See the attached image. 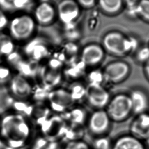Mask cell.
Here are the masks:
<instances>
[{
  "mask_svg": "<svg viewBox=\"0 0 149 149\" xmlns=\"http://www.w3.org/2000/svg\"><path fill=\"white\" fill-rule=\"evenodd\" d=\"M130 73V68L127 63L116 61L109 63L102 72L104 81L111 84H118L126 79Z\"/></svg>",
  "mask_w": 149,
  "mask_h": 149,
  "instance_id": "obj_6",
  "label": "cell"
},
{
  "mask_svg": "<svg viewBox=\"0 0 149 149\" xmlns=\"http://www.w3.org/2000/svg\"><path fill=\"white\" fill-rule=\"evenodd\" d=\"M68 91L75 103L86 98V86L81 83L75 82L71 84Z\"/></svg>",
  "mask_w": 149,
  "mask_h": 149,
  "instance_id": "obj_22",
  "label": "cell"
},
{
  "mask_svg": "<svg viewBox=\"0 0 149 149\" xmlns=\"http://www.w3.org/2000/svg\"><path fill=\"white\" fill-rule=\"evenodd\" d=\"M137 59L140 62L147 63L149 61V48L146 47L141 49L138 53Z\"/></svg>",
  "mask_w": 149,
  "mask_h": 149,
  "instance_id": "obj_29",
  "label": "cell"
},
{
  "mask_svg": "<svg viewBox=\"0 0 149 149\" xmlns=\"http://www.w3.org/2000/svg\"><path fill=\"white\" fill-rule=\"evenodd\" d=\"M47 102L51 111L61 115L72 107L75 103L68 89L62 88H54L50 90Z\"/></svg>",
  "mask_w": 149,
  "mask_h": 149,
  "instance_id": "obj_4",
  "label": "cell"
},
{
  "mask_svg": "<svg viewBox=\"0 0 149 149\" xmlns=\"http://www.w3.org/2000/svg\"><path fill=\"white\" fill-rule=\"evenodd\" d=\"M56 14L52 5L47 3H42L35 10V18L38 22L42 25L49 24L54 20Z\"/></svg>",
  "mask_w": 149,
  "mask_h": 149,
  "instance_id": "obj_17",
  "label": "cell"
},
{
  "mask_svg": "<svg viewBox=\"0 0 149 149\" xmlns=\"http://www.w3.org/2000/svg\"><path fill=\"white\" fill-rule=\"evenodd\" d=\"M41 75V80L42 81L41 84L47 87L50 90L54 89V87L58 84L61 80V75L56 71L46 72Z\"/></svg>",
  "mask_w": 149,
  "mask_h": 149,
  "instance_id": "obj_21",
  "label": "cell"
},
{
  "mask_svg": "<svg viewBox=\"0 0 149 149\" xmlns=\"http://www.w3.org/2000/svg\"><path fill=\"white\" fill-rule=\"evenodd\" d=\"M87 122L89 132L97 137L104 136L108 132L111 121L105 109H97L92 113Z\"/></svg>",
  "mask_w": 149,
  "mask_h": 149,
  "instance_id": "obj_8",
  "label": "cell"
},
{
  "mask_svg": "<svg viewBox=\"0 0 149 149\" xmlns=\"http://www.w3.org/2000/svg\"><path fill=\"white\" fill-rule=\"evenodd\" d=\"M103 44L104 48L111 54L121 56L135 47L136 43L127 39L120 33L112 32L105 35Z\"/></svg>",
  "mask_w": 149,
  "mask_h": 149,
  "instance_id": "obj_3",
  "label": "cell"
},
{
  "mask_svg": "<svg viewBox=\"0 0 149 149\" xmlns=\"http://www.w3.org/2000/svg\"><path fill=\"white\" fill-rule=\"evenodd\" d=\"M64 149H91V148L86 142L81 140L67 143Z\"/></svg>",
  "mask_w": 149,
  "mask_h": 149,
  "instance_id": "obj_27",
  "label": "cell"
},
{
  "mask_svg": "<svg viewBox=\"0 0 149 149\" xmlns=\"http://www.w3.org/2000/svg\"><path fill=\"white\" fill-rule=\"evenodd\" d=\"M144 72L145 74L146 77L147 78L148 80L149 81V61L146 63L145 67L144 68Z\"/></svg>",
  "mask_w": 149,
  "mask_h": 149,
  "instance_id": "obj_34",
  "label": "cell"
},
{
  "mask_svg": "<svg viewBox=\"0 0 149 149\" xmlns=\"http://www.w3.org/2000/svg\"><path fill=\"white\" fill-rule=\"evenodd\" d=\"M8 24L7 16L5 14L4 11L0 9V31L5 28Z\"/></svg>",
  "mask_w": 149,
  "mask_h": 149,
  "instance_id": "obj_30",
  "label": "cell"
},
{
  "mask_svg": "<svg viewBox=\"0 0 149 149\" xmlns=\"http://www.w3.org/2000/svg\"><path fill=\"white\" fill-rule=\"evenodd\" d=\"M50 89H47L42 84L37 85L33 87L31 96L36 103H42L43 102L47 101Z\"/></svg>",
  "mask_w": 149,
  "mask_h": 149,
  "instance_id": "obj_24",
  "label": "cell"
},
{
  "mask_svg": "<svg viewBox=\"0 0 149 149\" xmlns=\"http://www.w3.org/2000/svg\"><path fill=\"white\" fill-rule=\"evenodd\" d=\"M32 127L27 117L18 112L7 113L0 119V138L11 149H22L32 136Z\"/></svg>",
  "mask_w": 149,
  "mask_h": 149,
  "instance_id": "obj_1",
  "label": "cell"
},
{
  "mask_svg": "<svg viewBox=\"0 0 149 149\" xmlns=\"http://www.w3.org/2000/svg\"><path fill=\"white\" fill-rule=\"evenodd\" d=\"M129 8H133L136 6L138 0H123Z\"/></svg>",
  "mask_w": 149,
  "mask_h": 149,
  "instance_id": "obj_33",
  "label": "cell"
},
{
  "mask_svg": "<svg viewBox=\"0 0 149 149\" xmlns=\"http://www.w3.org/2000/svg\"><path fill=\"white\" fill-rule=\"evenodd\" d=\"M123 0H98L101 9L109 14L117 13L121 10Z\"/></svg>",
  "mask_w": 149,
  "mask_h": 149,
  "instance_id": "obj_20",
  "label": "cell"
},
{
  "mask_svg": "<svg viewBox=\"0 0 149 149\" xmlns=\"http://www.w3.org/2000/svg\"><path fill=\"white\" fill-rule=\"evenodd\" d=\"M58 12L62 22L65 24L71 23L79 17V4L74 0H63L58 4Z\"/></svg>",
  "mask_w": 149,
  "mask_h": 149,
  "instance_id": "obj_13",
  "label": "cell"
},
{
  "mask_svg": "<svg viewBox=\"0 0 149 149\" xmlns=\"http://www.w3.org/2000/svg\"><path fill=\"white\" fill-rule=\"evenodd\" d=\"M9 88L13 97L18 100L24 101L30 98L33 86L26 77L17 74L10 78Z\"/></svg>",
  "mask_w": 149,
  "mask_h": 149,
  "instance_id": "obj_10",
  "label": "cell"
},
{
  "mask_svg": "<svg viewBox=\"0 0 149 149\" xmlns=\"http://www.w3.org/2000/svg\"><path fill=\"white\" fill-rule=\"evenodd\" d=\"M14 0H0V8L6 11H12L15 9L14 7Z\"/></svg>",
  "mask_w": 149,
  "mask_h": 149,
  "instance_id": "obj_28",
  "label": "cell"
},
{
  "mask_svg": "<svg viewBox=\"0 0 149 149\" xmlns=\"http://www.w3.org/2000/svg\"><path fill=\"white\" fill-rule=\"evenodd\" d=\"M130 134L141 141H144L149 136V112L135 115L131 122Z\"/></svg>",
  "mask_w": 149,
  "mask_h": 149,
  "instance_id": "obj_11",
  "label": "cell"
},
{
  "mask_svg": "<svg viewBox=\"0 0 149 149\" xmlns=\"http://www.w3.org/2000/svg\"><path fill=\"white\" fill-rule=\"evenodd\" d=\"M29 0H14V7L15 9H21L24 8L28 3Z\"/></svg>",
  "mask_w": 149,
  "mask_h": 149,
  "instance_id": "obj_32",
  "label": "cell"
},
{
  "mask_svg": "<svg viewBox=\"0 0 149 149\" xmlns=\"http://www.w3.org/2000/svg\"><path fill=\"white\" fill-rule=\"evenodd\" d=\"M67 125L61 115L56 114L50 115L40 127L43 136L58 141L62 137Z\"/></svg>",
  "mask_w": 149,
  "mask_h": 149,
  "instance_id": "obj_9",
  "label": "cell"
},
{
  "mask_svg": "<svg viewBox=\"0 0 149 149\" xmlns=\"http://www.w3.org/2000/svg\"><path fill=\"white\" fill-rule=\"evenodd\" d=\"M79 5L85 8H91L95 4L96 0H77Z\"/></svg>",
  "mask_w": 149,
  "mask_h": 149,
  "instance_id": "obj_31",
  "label": "cell"
},
{
  "mask_svg": "<svg viewBox=\"0 0 149 149\" xmlns=\"http://www.w3.org/2000/svg\"><path fill=\"white\" fill-rule=\"evenodd\" d=\"M58 141L44 136L37 137L33 143L31 149H58Z\"/></svg>",
  "mask_w": 149,
  "mask_h": 149,
  "instance_id": "obj_19",
  "label": "cell"
},
{
  "mask_svg": "<svg viewBox=\"0 0 149 149\" xmlns=\"http://www.w3.org/2000/svg\"><path fill=\"white\" fill-rule=\"evenodd\" d=\"M128 94L133 115H137L149 111V95L146 91L141 88H134Z\"/></svg>",
  "mask_w": 149,
  "mask_h": 149,
  "instance_id": "obj_12",
  "label": "cell"
},
{
  "mask_svg": "<svg viewBox=\"0 0 149 149\" xmlns=\"http://www.w3.org/2000/svg\"><path fill=\"white\" fill-rule=\"evenodd\" d=\"M85 98L90 106L97 110L105 108L111 96L109 91L102 84L88 83L86 86Z\"/></svg>",
  "mask_w": 149,
  "mask_h": 149,
  "instance_id": "obj_7",
  "label": "cell"
},
{
  "mask_svg": "<svg viewBox=\"0 0 149 149\" xmlns=\"http://www.w3.org/2000/svg\"><path fill=\"white\" fill-rule=\"evenodd\" d=\"M14 44L8 35L0 33V55L8 56L13 52Z\"/></svg>",
  "mask_w": 149,
  "mask_h": 149,
  "instance_id": "obj_23",
  "label": "cell"
},
{
  "mask_svg": "<svg viewBox=\"0 0 149 149\" xmlns=\"http://www.w3.org/2000/svg\"><path fill=\"white\" fill-rule=\"evenodd\" d=\"M69 125L83 126L87 121V112L81 107H72L60 115Z\"/></svg>",
  "mask_w": 149,
  "mask_h": 149,
  "instance_id": "obj_16",
  "label": "cell"
},
{
  "mask_svg": "<svg viewBox=\"0 0 149 149\" xmlns=\"http://www.w3.org/2000/svg\"><path fill=\"white\" fill-rule=\"evenodd\" d=\"M104 56V50L101 46L97 44H90L83 49L81 60L86 66H95L102 61Z\"/></svg>",
  "mask_w": 149,
  "mask_h": 149,
  "instance_id": "obj_14",
  "label": "cell"
},
{
  "mask_svg": "<svg viewBox=\"0 0 149 149\" xmlns=\"http://www.w3.org/2000/svg\"><path fill=\"white\" fill-rule=\"evenodd\" d=\"M35 28L34 20L28 15L15 17L9 24L10 35L17 40H25L29 38L34 32Z\"/></svg>",
  "mask_w": 149,
  "mask_h": 149,
  "instance_id": "obj_5",
  "label": "cell"
},
{
  "mask_svg": "<svg viewBox=\"0 0 149 149\" xmlns=\"http://www.w3.org/2000/svg\"><path fill=\"white\" fill-rule=\"evenodd\" d=\"M111 143L108 137H97L93 142V149H111Z\"/></svg>",
  "mask_w": 149,
  "mask_h": 149,
  "instance_id": "obj_25",
  "label": "cell"
},
{
  "mask_svg": "<svg viewBox=\"0 0 149 149\" xmlns=\"http://www.w3.org/2000/svg\"><path fill=\"white\" fill-rule=\"evenodd\" d=\"M105 110L111 122L120 123L126 121L133 114L129 94L120 93L111 98Z\"/></svg>",
  "mask_w": 149,
  "mask_h": 149,
  "instance_id": "obj_2",
  "label": "cell"
},
{
  "mask_svg": "<svg viewBox=\"0 0 149 149\" xmlns=\"http://www.w3.org/2000/svg\"><path fill=\"white\" fill-rule=\"evenodd\" d=\"M137 14L149 20V0H141L136 6Z\"/></svg>",
  "mask_w": 149,
  "mask_h": 149,
  "instance_id": "obj_26",
  "label": "cell"
},
{
  "mask_svg": "<svg viewBox=\"0 0 149 149\" xmlns=\"http://www.w3.org/2000/svg\"><path fill=\"white\" fill-rule=\"evenodd\" d=\"M84 134L85 130L83 128V126L67 124L61 139L66 143L71 141H79L82 140Z\"/></svg>",
  "mask_w": 149,
  "mask_h": 149,
  "instance_id": "obj_18",
  "label": "cell"
},
{
  "mask_svg": "<svg viewBox=\"0 0 149 149\" xmlns=\"http://www.w3.org/2000/svg\"><path fill=\"white\" fill-rule=\"evenodd\" d=\"M111 149H147L145 143L130 134L117 137L111 143Z\"/></svg>",
  "mask_w": 149,
  "mask_h": 149,
  "instance_id": "obj_15",
  "label": "cell"
},
{
  "mask_svg": "<svg viewBox=\"0 0 149 149\" xmlns=\"http://www.w3.org/2000/svg\"><path fill=\"white\" fill-rule=\"evenodd\" d=\"M144 143H145V144L147 147V146L149 147V136L147 138V139H146L145 141H144Z\"/></svg>",
  "mask_w": 149,
  "mask_h": 149,
  "instance_id": "obj_35",
  "label": "cell"
}]
</instances>
